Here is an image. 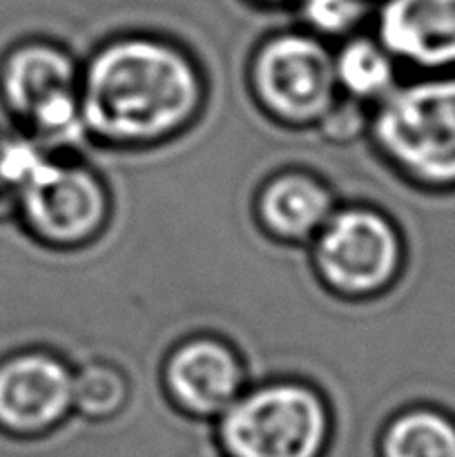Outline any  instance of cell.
<instances>
[{"instance_id":"1","label":"cell","mask_w":455,"mask_h":457,"mask_svg":"<svg viewBox=\"0 0 455 457\" xmlns=\"http://www.w3.org/2000/svg\"><path fill=\"white\" fill-rule=\"evenodd\" d=\"M201 85L181 52L154 40H120L94 56L80 87V119L112 141H152L181 128Z\"/></svg>"},{"instance_id":"2","label":"cell","mask_w":455,"mask_h":457,"mask_svg":"<svg viewBox=\"0 0 455 457\" xmlns=\"http://www.w3.org/2000/svg\"><path fill=\"white\" fill-rule=\"evenodd\" d=\"M379 147L428 186H455V76L393 87L375 116Z\"/></svg>"},{"instance_id":"3","label":"cell","mask_w":455,"mask_h":457,"mask_svg":"<svg viewBox=\"0 0 455 457\" xmlns=\"http://www.w3.org/2000/svg\"><path fill=\"white\" fill-rule=\"evenodd\" d=\"M330 420L324 402L299 384H270L221 413L219 445L228 457H324Z\"/></svg>"},{"instance_id":"4","label":"cell","mask_w":455,"mask_h":457,"mask_svg":"<svg viewBox=\"0 0 455 457\" xmlns=\"http://www.w3.org/2000/svg\"><path fill=\"white\" fill-rule=\"evenodd\" d=\"M401 248L391 223L361 208L333 214L317 239V266L335 290L375 293L395 277Z\"/></svg>"},{"instance_id":"5","label":"cell","mask_w":455,"mask_h":457,"mask_svg":"<svg viewBox=\"0 0 455 457\" xmlns=\"http://www.w3.org/2000/svg\"><path fill=\"white\" fill-rule=\"evenodd\" d=\"M335 85V61L315 38L279 36L257 54L254 87L268 110L281 119L303 123L328 114Z\"/></svg>"},{"instance_id":"6","label":"cell","mask_w":455,"mask_h":457,"mask_svg":"<svg viewBox=\"0 0 455 457\" xmlns=\"http://www.w3.org/2000/svg\"><path fill=\"white\" fill-rule=\"evenodd\" d=\"M3 92L9 107L45 137L65 138L80 129V94L74 65L58 49L27 45L7 58Z\"/></svg>"},{"instance_id":"7","label":"cell","mask_w":455,"mask_h":457,"mask_svg":"<svg viewBox=\"0 0 455 457\" xmlns=\"http://www.w3.org/2000/svg\"><path fill=\"white\" fill-rule=\"evenodd\" d=\"M29 226L54 244L83 241L101 226L105 199L96 179L83 168H71L40 156L18 190Z\"/></svg>"},{"instance_id":"8","label":"cell","mask_w":455,"mask_h":457,"mask_svg":"<svg viewBox=\"0 0 455 457\" xmlns=\"http://www.w3.org/2000/svg\"><path fill=\"white\" fill-rule=\"evenodd\" d=\"M74 378L61 361L21 355L0 366V428L38 436L56 427L71 409Z\"/></svg>"},{"instance_id":"9","label":"cell","mask_w":455,"mask_h":457,"mask_svg":"<svg viewBox=\"0 0 455 457\" xmlns=\"http://www.w3.org/2000/svg\"><path fill=\"white\" fill-rule=\"evenodd\" d=\"M379 45L410 65L455 67V0H386Z\"/></svg>"},{"instance_id":"10","label":"cell","mask_w":455,"mask_h":457,"mask_svg":"<svg viewBox=\"0 0 455 457\" xmlns=\"http://www.w3.org/2000/svg\"><path fill=\"white\" fill-rule=\"evenodd\" d=\"M241 369L226 346L199 339L178 348L168 364V388L192 415H219L236 400Z\"/></svg>"},{"instance_id":"11","label":"cell","mask_w":455,"mask_h":457,"mask_svg":"<svg viewBox=\"0 0 455 457\" xmlns=\"http://www.w3.org/2000/svg\"><path fill=\"white\" fill-rule=\"evenodd\" d=\"M259 210L272 232L285 239H303L319 232L330 219V196L312 179L288 174L263 190Z\"/></svg>"},{"instance_id":"12","label":"cell","mask_w":455,"mask_h":457,"mask_svg":"<svg viewBox=\"0 0 455 457\" xmlns=\"http://www.w3.org/2000/svg\"><path fill=\"white\" fill-rule=\"evenodd\" d=\"M379 457H455V422L431 409L406 411L384 428Z\"/></svg>"},{"instance_id":"13","label":"cell","mask_w":455,"mask_h":457,"mask_svg":"<svg viewBox=\"0 0 455 457\" xmlns=\"http://www.w3.org/2000/svg\"><path fill=\"white\" fill-rule=\"evenodd\" d=\"M335 79L355 98H384L395 87L393 56L373 40H351L335 58Z\"/></svg>"},{"instance_id":"14","label":"cell","mask_w":455,"mask_h":457,"mask_svg":"<svg viewBox=\"0 0 455 457\" xmlns=\"http://www.w3.org/2000/svg\"><path fill=\"white\" fill-rule=\"evenodd\" d=\"M128 388L110 366H87L71 386V406L89 420H107L123 406Z\"/></svg>"},{"instance_id":"15","label":"cell","mask_w":455,"mask_h":457,"mask_svg":"<svg viewBox=\"0 0 455 457\" xmlns=\"http://www.w3.org/2000/svg\"><path fill=\"white\" fill-rule=\"evenodd\" d=\"M303 18L324 34H343L364 16L361 0H303Z\"/></svg>"},{"instance_id":"16","label":"cell","mask_w":455,"mask_h":457,"mask_svg":"<svg viewBox=\"0 0 455 457\" xmlns=\"http://www.w3.org/2000/svg\"><path fill=\"white\" fill-rule=\"evenodd\" d=\"M270 3H284V0H270Z\"/></svg>"}]
</instances>
